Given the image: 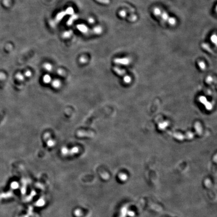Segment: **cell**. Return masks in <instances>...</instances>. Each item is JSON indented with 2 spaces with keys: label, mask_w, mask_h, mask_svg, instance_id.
<instances>
[{
  "label": "cell",
  "mask_w": 217,
  "mask_h": 217,
  "mask_svg": "<svg viewBox=\"0 0 217 217\" xmlns=\"http://www.w3.org/2000/svg\"><path fill=\"white\" fill-rule=\"evenodd\" d=\"M119 15L121 18H125L127 17V12L126 11V10H121L119 13Z\"/></svg>",
  "instance_id": "5b68a950"
},
{
  "label": "cell",
  "mask_w": 217,
  "mask_h": 217,
  "mask_svg": "<svg viewBox=\"0 0 217 217\" xmlns=\"http://www.w3.org/2000/svg\"><path fill=\"white\" fill-rule=\"evenodd\" d=\"M161 10L160 9H159V8L156 7L153 9V14L157 17H158L159 15L160 14L161 12Z\"/></svg>",
  "instance_id": "3957f363"
},
{
  "label": "cell",
  "mask_w": 217,
  "mask_h": 217,
  "mask_svg": "<svg viewBox=\"0 0 217 217\" xmlns=\"http://www.w3.org/2000/svg\"><path fill=\"white\" fill-rule=\"evenodd\" d=\"M127 19L128 20V21H129L130 22H135L137 19V16L136 15L132 14V15H131L130 16H129L127 18Z\"/></svg>",
  "instance_id": "277c9868"
},
{
  "label": "cell",
  "mask_w": 217,
  "mask_h": 217,
  "mask_svg": "<svg viewBox=\"0 0 217 217\" xmlns=\"http://www.w3.org/2000/svg\"><path fill=\"white\" fill-rule=\"evenodd\" d=\"M210 40L211 41L214 43L215 45L216 44V41H217V38L215 34L212 35L210 37Z\"/></svg>",
  "instance_id": "8992f818"
},
{
  "label": "cell",
  "mask_w": 217,
  "mask_h": 217,
  "mask_svg": "<svg viewBox=\"0 0 217 217\" xmlns=\"http://www.w3.org/2000/svg\"><path fill=\"white\" fill-rule=\"evenodd\" d=\"M4 115H5L4 112H1V113H0V121H1L3 119Z\"/></svg>",
  "instance_id": "52a82bcc"
},
{
  "label": "cell",
  "mask_w": 217,
  "mask_h": 217,
  "mask_svg": "<svg viewBox=\"0 0 217 217\" xmlns=\"http://www.w3.org/2000/svg\"><path fill=\"white\" fill-rule=\"evenodd\" d=\"M158 17H160L163 21H166V22L168 23L171 17H170L166 12L161 11V13L159 15Z\"/></svg>",
  "instance_id": "6da1fadb"
},
{
  "label": "cell",
  "mask_w": 217,
  "mask_h": 217,
  "mask_svg": "<svg viewBox=\"0 0 217 217\" xmlns=\"http://www.w3.org/2000/svg\"><path fill=\"white\" fill-rule=\"evenodd\" d=\"M201 47H202V48H203L204 49H205L206 51H208L209 52H212V50H211L209 45L207 43H202L201 45Z\"/></svg>",
  "instance_id": "7a4b0ae2"
}]
</instances>
